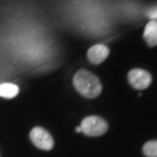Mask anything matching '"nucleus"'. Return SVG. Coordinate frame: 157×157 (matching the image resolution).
Returning <instances> with one entry per match:
<instances>
[{
  "instance_id": "1a4fd4ad",
  "label": "nucleus",
  "mask_w": 157,
  "mask_h": 157,
  "mask_svg": "<svg viewBox=\"0 0 157 157\" xmlns=\"http://www.w3.org/2000/svg\"><path fill=\"white\" fill-rule=\"evenodd\" d=\"M147 15H148L152 21H156L157 19V5L154 6V7L150 8L148 12H147Z\"/></svg>"
},
{
  "instance_id": "6e6552de",
  "label": "nucleus",
  "mask_w": 157,
  "mask_h": 157,
  "mask_svg": "<svg viewBox=\"0 0 157 157\" xmlns=\"http://www.w3.org/2000/svg\"><path fill=\"white\" fill-rule=\"evenodd\" d=\"M143 153L146 157H157V140H151L143 146Z\"/></svg>"
},
{
  "instance_id": "f257e3e1",
  "label": "nucleus",
  "mask_w": 157,
  "mask_h": 157,
  "mask_svg": "<svg viewBox=\"0 0 157 157\" xmlns=\"http://www.w3.org/2000/svg\"><path fill=\"white\" fill-rule=\"evenodd\" d=\"M76 90L87 98H94L101 94L102 86L98 76L85 69H80L73 77Z\"/></svg>"
},
{
  "instance_id": "0eeeda50",
  "label": "nucleus",
  "mask_w": 157,
  "mask_h": 157,
  "mask_svg": "<svg viewBox=\"0 0 157 157\" xmlns=\"http://www.w3.org/2000/svg\"><path fill=\"white\" fill-rule=\"evenodd\" d=\"M18 86L13 83H2L0 84V96L4 98H13L18 94Z\"/></svg>"
},
{
  "instance_id": "20e7f679",
  "label": "nucleus",
  "mask_w": 157,
  "mask_h": 157,
  "mask_svg": "<svg viewBox=\"0 0 157 157\" xmlns=\"http://www.w3.org/2000/svg\"><path fill=\"white\" fill-rule=\"evenodd\" d=\"M129 83L131 84L135 89L142 90L149 87V85L152 82V77L149 72L146 70L135 68L132 69L128 74Z\"/></svg>"
},
{
  "instance_id": "9d476101",
  "label": "nucleus",
  "mask_w": 157,
  "mask_h": 157,
  "mask_svg": "<svg viewBox=\"0 0 157 157\" xmlns=\"http://www.w3.org/2000/svg\"><path fill=\"white\" fill-rule=\"evenodd\" d=\"M76 132H77V133H80V132H81V128H80V126H78V127H76Z\"/></svg>"
},
{
  "instance_id": "f03ea898",
  "label": "nucleus",
  "mask_w": 157,
  "mask_h": 157,
  "mask_svg": "<svg viewBox=\"0 0 157 157\" xmlns=\"http://www.w3.org/2000/svg\"><path fill=\"white\" fill-rule=\"evenodd\" d=\"M81 132L86 136L90 137H98L101 136L108 131V123L101 117L98 116H89L83 119L80 125Z\"/></svg>"
},
{
  "instance_id": "7ed1b4c3",
  "label": "nucleus",
  "mask_w": 157,
  "mask_h": 157,
  "mask_svg": "<svg viewBox=\"0 0 157 157\" xmlns=\"http://www.w3.org/2000/svg\"><path fill=\"white\" fill-rule=\"evenodd\" d=\"M32 142L40 149L43 150H51L54 147V140L51 134L46 131L44 128L36 127L31 131Z\"/></svg>"
},
{
  "instance_id": "423d86ee",
  "label": "nucleus",
  "mask_w": 157,
  "mask_h": 157,
  "mask_svg": "<svg viewBox=\"0 0 157 157\" xmlns=\"http://www.w3.org/2000/svg\"><path fill=\"white\" fill-rule=\"evenodd\" d=\"M144 39L149 47L157 46V21H150L146 25Z\"/></svg>"
},
{
  "instance_id": "39448f33",
  "label": "nucleus",
  "mask_w": 157,
  "mask_h": 157,
  "mask_svg": "<svg viewBox=\"0 0 157 157\" xmlns=\"http://www.w3.org/2000/svg\"><path fill=\"white\" fill-rule=\"evenodd\" d=\"M109 50L105 45L98 44L92 46L87 52V58L92 64H101L108 58Z\"/></svg>"
}]
</instances>
